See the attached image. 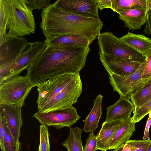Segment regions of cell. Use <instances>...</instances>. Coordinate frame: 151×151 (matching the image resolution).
Segmentation results:
<instances>
[{
  "label": "cell",
  "mask_w": 151,
  "mask_h": 151,
  "mask_svg": "<svg viewBox=\"0 0 151 151\" xmlns=\"http://www.w3.org/2000/svg\"><path fill=\"white\" fill-rule=\"evenodd\" d=\"M67 73L49 78L37 86L36 103L40 111L56 95L65 88L79 73Z\"/></svg>",
  "instance_id": "obj_10"
},
{
  "label": "cell",
  "mask_w": 151,
  "mask_h": 151,
  "mask_svg": "<svg viewBox=\"0 0 151 151\" xmlns=\"http://www.w3.org/2000/svg\"><path fill=\"white\" fill-rule=\"evenodd\" d=\"M96 3L98 9L100 10L106 8H109L112 10L111 0H97Z\"/></svg>",
  "instance_id": "obj_35"
},
{
  "label": "cell",
  "mask_w": 151,
  "mask_h": 151,
  "mask_svg": "<svg viewBox=\"0 0 151 151\" xmlns=\"http://www.w3.org/2000/svg\"><path fill=\"white\" fill-rule=\"evenodd\" d=\"M135 108L139 107L151 100V78L130 98Z\"/></svg>",
  "instance_id": "obj_24"
},
{
  "label": "cell",
  "mask_w": 151,
  "mask_h": 151,
  "mask_svg": "<svg viewBox=\"0 0 151 151\" xmlns=\"http://www.w3.org/2000/svg\"><path fill=\"white\" fill-rule=\"evenodd\" d=\"M0 37L5 35L13 16L12 0H0Z\"/></svg>",
  "instance_id": "obj_22"
},
{
  "label": "cell",
  "mask_w": 151,
  "mask_h": 151,
  "mask_svg": "<svg viewBox=\"0 0 151 151\" xmlns=\"http://www.w3.org/2000/svg\"><path fill=\"white\" fill-rule=\"evenodd\" d=\"M147 20L143 32L147 35H151V0H146Z\"/></svg>",
  "instance_id": "obj_32"
},
{
  "label": "cell",
  "mask_w": 151,
  "mask_h": 151,
  "mask_svg": "<svg viewBox=\"0 0 151 151\" xmlns=\"http://www.w3.org/2000/svg\"><path fill=\"white\" fill-rule=\"evenodd\" d=\"M33 117L41 124L47 127L52 126L57 129L68 127L75 124L81 118L76 109L73 106L55 109L45 112L37 111Z\"/></svg>",
  "instance_id": "obj_6"
},
{
  "label": "cell",
  "mask_w": 151,
  "mask_h": 151,
  "mask_svg": "<svg viewBox=\"0 0 151 151\" xmlns=\"http://www.w3.org/2000/svg\"><path fill=\"white\" fill-rule=\"evenodd\" d=\"M119 17L124 23V27L133 32L140 29L146 22V9H134L119 14Z\"/></svg>",
  "instance_id": "obj_17"
},
{
  "label": "cell",
  "mask_w": 151,
  "mask_h": 151,
  "mask_svg": "<svg viewBox=\"0 0 151 151\" xmlns=\"http://www.w3.org/2000/svg\"><path fill=\"white\" fill-rule=\"evenodd\" d=\"M99 54L102 64L109 74L122 76L130 75L136 71L142 64L112 55Z\"/></svg>",
  "instance_id": "obj_12"
},
{
  "label": "cell",
  "mask_w": 151,
  "mask_h": 151,
  "mask_svg": "<svg viewBox=\"0 0 151 151\" xmlns=\"http://www.w3.org/2000/svg\"><path fill=\"white\" fill-rule=\"evenodd\" d=\"M82 131L77 127L70 128L68 136L61 143L67 151H84L82 141Z\"/></svg>",
  "instance_id": "obj_23"
},
{
  "label": "cell",
  "mask_w": 151,
  "mask_h": 151,
  "mask_svg": "<svg viewBox=\"0 0 151 151\" xmlns=\"http://www.w3.org/2000/svg\"><path fill=\"white\" fill-rule=\"evenodd\" d=\"M40 140L38 151H50V135L48 127L42 124L40 126Z\"/></svg>",
  "instance_id": "obj_28"
},
{
  "label": "cell",
  "mask_w": 151,
  "mask_h": 151,
  "mask_svg": "<svg viewBox=\"0 0 151 151\" xmlns=\"http://www.w3.org/2000/svg\"><path fill=\"white\" fill-rule=\"evenodd\" d=\"M82 83L79 73L40 111L45 112L73 106L82 92Z\"/></svg>",
  "instance_id": "obj_8"
},
{
  "label": "cell",
  "mask_w": 151,
  "mask_h": 151,
  "mask_svg": "<svg viewBox=\"0 0 151 151\" xmlns=\"http://www.w3.org/2000/svg\"><path fill=\"white\" fill-rule=\"evenodd\" d=\"M133 148L131 145L125 143L123 147L122 151H133Z\"/></svg>",
  "instance_id": "obj_37"
},
{
  "label": "cell",
  "mask_w": 151,
  "mask_h": 151,
  "mask_svg": "<svg viewBox=\"0 0 151 151\" xmlns=\"http://www.w3.org/2000/svg\"><path fill=\"white\" fill-rule=\"evenodd\" d=\"M44 42L47 44L62 47H87L91 44L87 39L74 34H68L46 38Z\"/></svg>",
  "instance_id": "obj_19"
},
{
  "label": "cell",
  "mask_w": 151,
  "mask_h": 151,
  "mask_svg": "<svg viewBox=\"0 0 151 151\" xmlns=\"http://www.w3.org/2000/svg\"><path fill=\"white\" fill-rule=\"evenodd\" d=\"M151 112V100L139 107L135 108L133 116L131 117L132 122L134 123L139 122Z\"/></svg>",
  "instance_id": "obj_27"
},
{
  "label": "cell",
  "mask_w": 151,
  "mask_h": 151,
  "mask_svg": "<svg viewBox=\"0 0 151 151\" xmlns=\"http://www.w3.org/2000/svg\"><path fill=\"white\" fill-rule=\"evenodd\" d=\"M5 128L6 134L4 140L5 151H20L22 148L21 143L16 141L10 131L6 119Z\"/></svg>",
  "instance_id": "obj_26"
},
{
  "label": "cell",
  "mask_w": 151,
  "mask_h": 151,
  "mask_svg": "<svg viewBox=\"0 0 151 151\" xmlns=\"http://www.w3.org/2000/svg\"><path fill=\"white\" fill-rule=\"evenodd\" d=\"M26 4L30 9L40 10L43 9L49 5L50 0H25Z\"/></svg>",
  "instance_id": "obj_30"
},
{
  "label": "cell",
  "mask_w": 151,
  "mask_h": 151,
  "mask_svg": "<svg viewBox=\"0 0 151 151\" xmlns=\"http://www.w3.org/2000/svg\"><path fill=\"white\" fill-rule=\"evenodd\" d=\"M134 108V105L129 100L120 96L119 99L116 102L107 107L105 121L120 119L126 120L131 116V113Z\"/></svg>",
  "instance_id": "obj_15"
},
{
  "label": "cell",
  "mask_w": 151,
  "mask_h": 151,
  "mask_svg": "<svg viewBox=\"0 0 151 151\" xmlns=\"http://www.w3.org/2000/svg\"><path fill=\"white\" fill-rule=\"evenodd\" d=\"M145 63V60L136 71L130 75L122 76L109 74L110 83L114 91L117 92L120 96L129 100L131 96L145 83L142 81L141 77Z\"/></svg>",
  "instance_id": "obj_11"
},
{
  "label": "cell",
  "mask_w": 151,
  "mask_h": 151,
  "mask_svg": "<svg viewBox=\"0 0 151 151\" xmlns=\"http://www.w3.org/2000/svg\"><path fill=\"white\" fill-rule=\"evenodd\" d=\"M35 86L26 76H15L0 81V104L22 107L31 89Z\"/></svg>",
  "instance_id": "obj_4"
},
{
  "label": "cell",
  "mask_w": 151,
  "mask_h": 151,
  "mask_svg": "<svg viewBox=\"0 0 151 151\" xmlns=\"http://www.w3.org/2000/svg\"><path fill=\"white\" fill-rule=\"evenodd\" d=\"M147 151H151V143L149 145Z\"/></svg>",
  "instance_id": "obj_39"
},
{
  "label": "cell",
  "mask_w": 151,
  "mask_h": 151,
  "mask_svg": "<svg viewBox=\"0 0 151 151\" xmlns=\"http://www.w3.org/2000/svg\"><path fill=\"white\" fill-rule=\"evenodd\" d=\"M135 124L132 122L131 116L125 120L107 143L106 151L116 149L129 140L136 130Z\"/></svg>",
  "instance_id": "obj_16"
},
{
  "label": "cell",
  "mask_w": 151,
  "mask_h": 151,
  "mask_svg": "<svg viewBox=\"0 0 151 151\" xmlns=\"http://www.w3.org/2000/svg\"><path fill=\"white\" fill-rule=\"evenodd\" d=\"M97 142L96 136L93 132H90L86 140L84 148V151H95L96 150Z\"/></svg>",
  "instance_id": "obj_33"
},
{
  "label": "cell",
  "mask_w": 151,
  "mask_h": 151,
  "mask_svg": "<svg viewBox=\"0 0 151 151\" xmlns=\"http://www.w3.org/2000/svg\"><path fill=\"white\" fill-rule=\"evenodd\" d=\"M22 108V106L15 105L0 104V113L4 116L10 131L18 142L23 125Z\"/></svg>",
  "instance_id": "obj_14"
},
{
  "label": "cell",
  "mask_w": 151,
  "mask_h": 151,
  "mask_svg": "<svg viewBox=\"0 0 151 151\" xmlns=\"http://www.w3.org/2000/svg\"><path fill=\"white\" fill-rule=\"evenodd\" d=\"M29 44L23 37L7 33L0 37V69L12 63Z\"/></svg>",
  "instance_id": "obj_9"
},
{
  "label": "cell",
  "mask_w": 151,
  "mask_h": 151,
  "mask_svg": "<svg viewBox=\"0 0 151 151\" xmlns=\"http://www.w3.org/2000/svg\"><path fill=\"white\" fill-rule=\"evenodd\" d=\"M112 10L118 14L134 9H146V0H111Z\"/></svg>",
  "instance_id": "obj_25"
},
{
  "label": "cell",
  "mask_w": 151,
  "mask_h": 151,
  "mask_svg": "<svg viewBox=\"0 0 151 151\" xmlns=\"http://www.w3.org/2000/svg\"><path fill=\"white\" fill-rule=\"evenodd\" d=\"M125 143L123 144L117 148L114 149L113 151H122L123 147Z\"/></svg>",
  "instance_id": "obj_38"
},
{
  "label": "cell",
  "mask_w": 151,
  "mask_h": 151,
  "mask_svg": "<svg viewBox=\"0 0 151 151\" xmlns=\"http://www.w3.org/2000/svg\"><path fill=\"white\" fill-rule=\"evenodd\" d=\"M40 27L46 38L68 34L82 36L91 43L101 33L103 23L100 18L77 15L66 11L55 2L42 10Z\"/></svg>",
  "instance_id": "obj_2"
},
{
  "label": "cell",
  "mask_w": 151,
  "mask_h": 151,
  "mask_svg": "<svg viewBox=\"0 0 151 151\" xmlns=\"http://www.w3.org/2000/svg\"><path fill=\"white\" fill-rule=\"evenodd\" d=\"M125 120H117L104 122L99 132L96 136V150L106 151V145L117 130Z\"/></svg>",
  "instance_id": "obj_18"
},
{
  "label": "cell",
  "mask_w": 151,
  "mask_h": 151,
  "mask_svg": "<svg viewBox=\"0 0 151 151\" xmlns=\"http://www.w3.org/2000/svg\"><path fill=\"white\" fill-rule=\"evenodd\" d=\"M120 39L146 58L151 53V39L144 35L128 32Z\"/></svg>",
  "instance_id": "obj_20"
},
{
  "label": "cell",
  "mask_w": 151,
  "mask_h": 151,
  "mask_svg": "<svg viewBox=\"0 0 151 151\" xmlns=\"http://www.w3.org/2000/svg\"><path fill=\"white\" fill-rule=\"evenodd\" d=\"M5 119L4 116L0 113V147L2 151H5L4 140L6 134Z\"/></svg>",
  "instance_id": "obj_34"
},
{
  "label": "cell",
  "mask_w": 151,
  "mask_h": 151,
  "mask_svg": "<svg viewBox=\"0 0 151 151\" xmlns=\"http://www.w3.org/2000/svg\"><path fill=\"white\" fill-rule=\"evenodd\" d=\"M126 143L133 147V151H147L151 140H130Z\"/></svg>",
  "instance_id": "obj_29"
},
{
  "label": "cell",
  "mask_w": 151,
  "mask_h": 151,
  "mask_svg": "<svg viewBox=\"0 0 151 151\" xmlns=\"http://www.w3.org/2000/svg\"><path fill=\"white\" fill-rule=\"evenodd\" d=\"M90 47H62L48 44L27 69L25 76L35 86L47 79L80 72L85 66Z\"/></svg>",
  "instance_id": "obj_1"
},
{
  "label": "cell",
  "mask_w": 151,
  "mask_h": 151,
  "mask_svg": "<svg viewBox=\"0 0 151 151\" xmlns=\"http://www.w3.org/2000/svg\"><path fill=\"white\" fill-rule=\"evenodd\" d=\"M13 16L7 27L8 34L23 37L36 31V24L32 11L25 0H12Z\"/></svg>",
  "instance_id": "obj_5"
},
{
  "label": "cell",
  "mask_w": 151,
  "mask_h": 151,
  "mask_svg": "<svg viewBox=\"0 0 151 151\" xmlns=\"http://www.w3.org/2000/svg\"><path fill=\"white\" fill-rule=\"evenodd\" d=\"M97 0H58L55 2L62 9L87 17L99 18Z\"/></svg>",
  "instance_id": "obj_13"
},
{
  "label": "cell",
  "mask_w": 151,
  "mask_h": 151,
  "mask_svg": "<svg viewBox=\"0 0 151 151\" xmlns=\"http://www.w3.org/2000/svg\"><path fill=\"white\" fill-rule=\"evenodd\" d=\"M99 54L112 55L127 60L143 63L146 57L112 32L100 33L97 37Z\"/></svg>",
  "instance_id": "obj_3"
},
{
  "label": "cell",
  "mask_w": 151,
  "mask_h": 151,
  "mask_svg": "<svg viewBox=\"0 0 151 151\" xmlns=\"http://www.w3.org/2000/svg\"><path fill=\"white\" fill-rule=\"evenodd\" d=\"M103 96L99 94L93 100L94 105L90 113L86 118L82 130L86 133L95 131L99 127L102 114V102Z\"/></svg>",
  "instance_id": "obj_21"
},
{
  "label": "cell",
  "mask_w": 151,
  "mask_h": 151,
  "mask_svg": "<svg viewBox=\"0 0 151 151\" xmlns=\"http://www.w3.org/2000/svg\"><path fill=\"white\" fill-rule=\"evenodd\" d=\"M151 78V53L146 58L145 63L141 79L145 82Z\"/></svg>",
  "instance_id": "obj_31"
},
{
  "label": "cell",
  "mask_w": 151,
  "mask_h": 151,
  "mask_svg": "<svg viewBox=\"0 0 151 151\" xmlns=\"http://www.w3.org/2000/svg\"><path fill=\"white\" fill-rule=\"evenodd\" d=\"M47 44L42 41L30 42L28 48L12 63L0 69V81L19 75L27 69L34 59L46 47Z\"/></svg>",
  "instance_id": "obj_7"
},
{
  "label": "cell",
  "mask_w": 151,
  "mask_h": 151,
  "mask_svg": "<svg viewBox=\"0 0 151 151\" xmlns=\"http://www.w3.org/2000/svg\"><path fill=\"white\" fill-rule=\"evenodd\" d=\"M151 125V112L149 114V117L145 127L143 140H150L149 134V130Z\"/></svg>",
  "instance_id": "obj_36"
}]
</instances>
